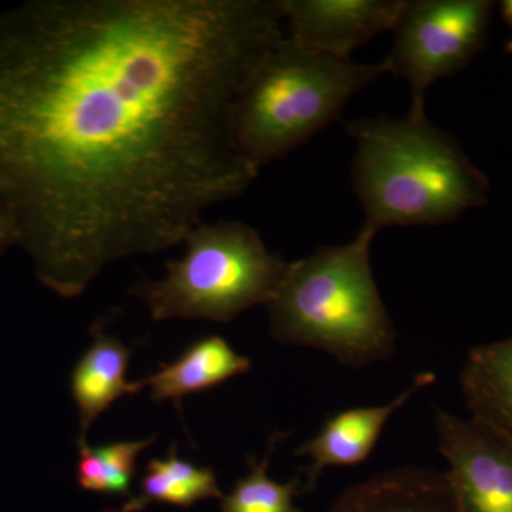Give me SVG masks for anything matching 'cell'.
I'll return each instance as SVG.
<instances>
[{
	"mask_svg": "<svg viewBox=\"0 0 512 512\" xmlns=\"http://www.w3.org/2000/svg\"><path fill=\"white\" fill-rule=\"evenodd\" d=\"M279 0H26L0 12V214L77 298L183 244L258 178L232 110L285 36Z\"/></svg>",
	"mask_w": 512,
	"mask_h": 512,
	"instance_id": "obj_1",
	"label": "cell"
},
{
	"mask_svg": "<svg viewBox=\"0 0 512 512\" xmlns=\"http://www.w3.org/2000/svg\"><path fill=\"white\" fill-rule=\"evenodd\" d=\"M346 130L356 141L353 191L367 227L451 224L487 202V177L426 109L349 121Z\"/></svg>",
	"mask_w": 512,
	"mask_h": 512,
	"instance_id": "obj_2",
	"label": "cell"
},
{
	"mask_svg": "<svg viewBox=\"0 0 512 512\" xmlns=\"http://www.w3.org/2000/svg\"><path fill=\"white\" fill-rule=\"evenodd\" d=\"M376 235L363 224L348 244L316 249L289 264L266 305L276 340L323 350L355 367L393 356L396 333L370 265Z\"/></svg>",
	"mask_w": 512,
	"mask_h": 512,
	"instance_id": "obj_3",
	"label": "cell"
},
{
	"mask_svg": "<svg viewBox=\"0 0 512 512\" xmlns=\"http://www.w3.org/2000/svg\"><path fill=\"white\" fill-rule=\"evenodd\" d=\"M386 74L383 63H357L312 52L282 37L232 110V141L256 170L281 160L342 116L350 100Z\"/></svg>",
	"mask_w": 512,
	"mask_h": 512,
	"instance_id": "obj_4",
	"label": "cell"
},
{
	"mask_svg": "<svg viewBox=\"0 0 512 512\" xmlns=\"http://www.w3.org/2000/svg\"><path fill=\"white\" fill-rule=\"evenodd\" d=\"M183 244V258L165 264L164 278L131 289L157 322H232L255 306L268 305L288 271V262L241 221H202Z\"/></svg>",
	"mask_w": 512,
	"mask_h": 512,
	"instance_id": "obj_5",
	"label": "cell"
},
{
	"mask_svg": "<svg viewBox=\"0 0 512 512\" xmlns=\"http://www.w3.org/2000/svg\"><path fill=\"white\" fill-rule=\"evenodd\" d=\"M493 8L490 0H406L382 63L386 74L409 84L410 109H426L427 90L484 49Z\"/></svg>",
	"mask_w": 512,
	"mask_h": 512,
	"instance_id": "obj_6",
	"label": "cell"
},
{
	"mask_svg": "<svg viewBox=\"0 0 512 512\" xmlns=\"http://www.w3.org/2000/svg\"><path fill=\"white\" fill-rule=\"evenodd\" d=\"M436 427L461 511L512 512V434L443 410H437Z\"/></svg>",
	"mask_w": 512,
	"mask_h": 512,
	"instance_id": "obj_7",
	"label": "cell"
},
{
	"mask_svg": "<svg viewBox=\"0 0 512 512\" xmlns=\"http://www.w3.org/2000/svg\"><path fill=\"white\" fill-rule=\"evenodd\" d=\"M292 42L343 59L380 33L393 30L406 0H279Z\"/></svg>",
	"mask_w": 512,
	"mask_h": 512,
	"instance_id": "obj_8",
	"label": "cell"
},
{
	"mask_svg": "<svg viewBox=\"0 0 512 512\" xmlns=\"http://www.w3.org/2000/svg\"><path fill=\"white\" fill-rule=\"evenodd\" d=\"M433 373H421L409 389L382 406L355 407L333 414L311 440L295 451L296 456L308 457L303 491L313 490L323 471L329 467H352L363 463L373 453L384 427L397 410L402 409L414 394L434 383Z\"/></svg>",
	"mask_w": 512,
	"mask_h": 512,
	"instance_id": "obj_9",
	"label": "cell"
},
{
	"mask_svg": "<svg viewBox=\"0 0 512 512\" xmlns=\"http://www.w3.org/2000/svg\"><path fill=\"white\" fill-rule=\"evenodd\" d=\"M330 512H463L446 474L403 467L348 490Z\"/></svg>",
	"mask_w": 512,
	"mask_h": 512,
	"instance_id": "obj_10",
	"label": "cell"
},
{
	"mask_svg": "<svg viewBox=\"0 0 512 512\" xmlns=\"http://www.w3.org/2000/svg\"><path fill=\"white\" fill-rule=\"evenodd\" d=\"M93 343L73 367L70 389L80 417V437L86 434L97 417L124 396H133L146 387L144 380H127L131 349L116 336L107 335L99 323L92 328Z\"/></svg>",
	"mask_w": 512,
	"mask_h": 512,
	"instance_id": "obj_11",
	"label": "cell"
},
{
	"mask_svg": "<svg viewBox=\"0 0 512 512\" xmlns=\"http://www.w3.org/2000/svg\"><path fill=\"white\" fill-rule=\"evenodd\" d=\"M249 357L218 335L195 340L173 362L161 365L156 373L144 379L154 403L171 400L180 407L185 397L214 389L232 377L245 375L251 369Z\"/></svg>",
	"mask_w": 512,
	"mask_h": 512,
	"instance_id": "obj_12",
	"label": "cell"
},
{
	"mask_svg": "<svg viewBox=\"0 0 512 512\" xmlns=\"http://www.w3.org/2000/svg\"><path fill=\"white\" fill-rule=\"evenodd\" d=\"M461 389L473 417L512 434V338L471 350Z\"/></svg>",
	"mask_w": 512,
	"mask_h": 512,
	"instance_id": "obj_13",
	"label": "cell"
},
{
	"mask_svg": "<svg viewBox=\"0 0 512 512\" xmlns=\"http://www.w3.org/2000/svg\"><path fill=\"white\" fill-rule=\"evenodd\" d=\"M208 498H222L214 470L178 457L177 448L171 447L164 458L148 461L140 481V494L111 512H138L153 503L190 508Z\"/></svg>",
	"mask_w": 512,
	"mask_h": 512,
	"instance_id": "obj_14",
	"label": "cell"
},
{
	"mask_svg": "<svg viewBox=\"0 0 512 512\" xmlns=\"http://www.w3.org/2000/svg\"><path fill=\"white\" fill-rule=\"evenodd\" d=\"M156 437L134 441H117L92 447L77 443L80 457L77 461V483L83 490L101 494H128L136 474L137 460Z\"/></svg>",
	"mask_w": 512,
	"mask_h": 512,
	"instance_id": "obj_15",
	"label": "cell"
},
{
	"mask_svg": "<svg viewBox=\"0 0 512 512\" xmlns=\"http://www.w3.org/2000/svg\"><path fill=\"white\" fill-rule=\"evenodd\" d=\"M285 437L286 434L275 433L262 460L248 458L249 473L237 481L231 493L222 497V512H301L295 505L296 495L303 491L301 477L284 484L272 480L268 474L276 444Z\"/></svg>",
	"mask_w": 512,
	"mask_h": 512,
	"instance_id": "obj_16",
	"label": "cell"
},
{
	"mask_svg": "<svg viewBox=\"0 0 512 512\" xmlns=\"http://www.w3.org/2000/svg\"><path fill=\"white\" fill-rule=\"evenodd\" d=\"M10 247H16L15 231L5 215L0 214V256Z\"/></svg>",
	"mask_w": 512,
	"mask_h": 512,
	"instance_id": "obj_17",
	"label": "cell"
},
{
	"mask_svg": "<svg viewBox=\"0 0 512 512\" xmlns=\"http://www.w3.org/2000/svg\"><path fill=\"white\" fill-rule=\"evenodd\" d=\"M501 16H503L504 22L512 28V0H504L501 3Z\"/></svg>",
	"mask_w": 512,
	"mask_h": 512,
	"instance_id": "obj_18",
	"label": "cell"
},
{
	"mask_svg": "<svg viewBox=\"0 0 512 512\" xmlns=\"http://www.w3.org/2000/svg\"><path fill=\"white\" fill-rule=\"evenodd\" d=\"M505 52L512 53V39L507 43V46H505Z\"/></svg>",
	"mask_w": 512,
	"mask_h": 512,
	"instance_id": "obj_19",
	"label": "cell"
}]
</instances>
